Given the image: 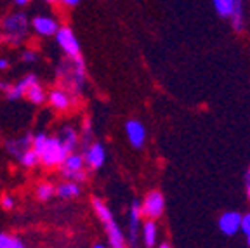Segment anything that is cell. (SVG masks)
Segmentation results:
<instances>
[{"label":"cell","instance_id":"obj_1","mask_svg":"<svg viewBox=\"0 0 250 248\" xmlns=\"http://www.w3.org/2000/svg\"><path fill=\"white\" fill-rule=\"evenodd\" d=\"M58 75L62 78V83L70 92H80L85 83V62L82 56L70 58L68 61L61 62V66L58 68Z\"/></svg>","mask_w":250,"mask_h":248},{"label":"cell","instance_id":"obj_2","mask_svg":"<svg viewBox=\"0 0 250 248\" xmlns=\"http://www.w3.org/2000/svg\"><path fill=\"white\" fill-rule=\"evenodd\" d=\"M28 30H30V21L23 12L11 14L2 21V39L11 45H20L26 39Z\"/></svg>","mask_w":250,"mask_h":248},{"label":"cell","instance_id":"obj_3","mask_svg":"<svg viewBox=\"0 0 250 248\" xmlns=\"http://www.w3.org/2000/svg\"><path fill=\"white\" fill-rule=\"evenodd\" d=\"M68 149L62 146L59 137H49L47 136L45 144L39 151V163H42L43 167H59L62 160L66 158Z\"/></svg>","mask_w":250,"mask_h":248},{"label":"cell","instance_id":"obj_4","mask_svg":"<svg viewBox=\"0 0 250 248\" xmlns=\"http://www.w3.org/2000/svg\"><path fill=\"white\" fill-rule=\"evenodd\" d=\"M56 40H58L59 47L68 58H78L80 54V43H78L77 37L73 35V31L70 28H58L56 31Z\"/></svg>","mask_w":250,"mask_h":248},{"label":"cell","instance_id":"obj_5","mask_svg":"<svg viewBox=\"0 0 250 248\" xmlns=\"http://www.w3.org/2000/svg\"><path fill=\"white\" fill-rule=\"evenodd\" d=\"M143 215H146L148 219H158L164 213L165 208V200L162 196L160 191H151L148 193V196L145 198V203H143Z\"/></svg>","mask_w":250,"mask_h":248},{"label":"cell","instance_id":"obj_6","mask_svg":"<svg viewBox=\"0 0 250 248\" xmlns=\"http://www.w3.org/2000/svg\"><path fill=\"white\" fill-rule=\"evenodd\" d=\"M106 160V151L104 146L101 143H92L89 147L85 149V155H83V162L85 165H89L92 170H98L104 165Z\"/></svg>","mask_w":250,"mask_h":248},{"label":"cell","instance_id":"obj_7","mask_svg":"<svg viewBox=\"0 0 250 248\" xmlns=\"http://www.w3.org/2000/svg\"><path fill=\"white\" fill-rule=\"evenodd\" d=\"M37 82L39 80H37L35 75H26L23 80H20L18 83H14V85H9L7 89L4 90L5 97H7L9 101H18V99H21V97L24 96L28 87H31L33 83H37Z\"/></svg>","mask_w":250,"mask_h":248},{"label":"cell","instance_id":"obj_8","mask_svg":"<svg viewBox=\"0 0 250 248\" xmlns=\"http://www.w3.org/2000/svg\"><path fill=\"white\" fill-rule=\"evenodd\" d=\"M31 26H33V30H35L39 35L51 37V35H56L59 24L51 16H37V18H33V21H31Z\"/></svg>","mask_w":250,"mask_h":248},{"label":"cell","instance_id":"obj_9","mask_svg":"<svg viewBox=\"0 0 250 248\" xmlns=\"http://www.w3.org/2000/svg\"><path fill=\"white\" fill-rule=\"evenodd\" d=\"M125 132H127V137H129L130 144L134 147H143L146 141V128L145 125L137 120H129L125 124Z\"/></svg>","mask_w":250,"mask_h":248},{"label":"cell","instance_id":"obj_10","mask_svg":"<svg viewBox=\"0 0 250 248\" xmlns=\"http://www.w3.org/2000/svg\"><path fill=\"white\" fill-rule=\"evenodd\" d=\"M141 217H143V208H141V203L134 200L132 205H130V212H129V240H130V243H132V245H136L137 236H139Z\"/></svg>","mask_w":250,"mask_h":248},{"label":"cell","instance_id":"obj_11","mask_svg":"<svg viewBox=\"0 0 250 248\" xmlns=\"http://www.w3.org/2000/svg\"><path fill=\"white\" fill-rule=\"evenodd\" d=\"M240 221L242 215L238 212H226L219 221V227L226 236H234L240 231Z\"/></svg>","mask_w":250,"mask_h":248},{"label":"cell","instance_id":"obj_12","mask_svg":"<svg viewBox=\"0 0 250 248\" xmlns=\"http://www.w3.org/2000/svg\"><path fill=\"white\" fill-rule=\"evenodd\" d=\"M61 167V174L66 177V175L73 174V172H80L83 170L85 167V162H83V156L82 155H77L75 151L68 153L66 158L62 160V163L59 165Z\"/></svg>","mask_w":250,"mask_h":248},{"label":"cell","instance_id":"obj_13","mask_svg":"<svg viewBox=\"0 0 250 248\" xmlns=\"http://www.w3.org/2000/svg\"><path fill=\"white\" fill-rule=\"evenodd\" d=\"M31 141H33V136L31 134H26V136L20 137V139H9L5 143V149L11 156L14 158H20L28 147H31Z\"/></svg>","mask_w":250,"mask_h":248},{"label":"cell","instance_id":"obj_14","mask_svg":"<svg viewBox=\"0 0 250 248\" xmlns=\"http://www.w3.org/2000/svg\"><path fill=\"white\" fill-rule=\"evenodd\" d=\"M47 101H49V104H51L52 108L58 109V111H66V109L71 106L70 94H68L66 90H62V89L52 90V92L47 96Z\"/></svg>","mask_w":250,"mask_h":248},{"label":"cell","instance_id":"obj_15","mask_svg":"<svg viewBox=\"0 0 250 248\" xmlns=\"http://www.w3.org/2000/svg\"><path fill=\"white\" fill-rule=\"evenodd\" d=\"M104 227H106V233H108L109 247L124 248L125 247V238H124V233L120 231V227L117 226V222L111 221L109 224H106Z\"/></svg>","mask_w":250,"mask_h":248},{"label":"cell","instance_id":"obj_16","mask_svg":"<svg viewBox=\"0 0 250 248\" xmlns=\"http://www.w3.org/2000/svg\"><path fill=\"white\" fill-rule=\"evenodd\" d=\"M59 139H61V143H62V146L66 147L68 151H75V147H77V144H78V134H77V130H75L73 127H62V130H61V134H59Z\"/></svg>","mask_w":250,"mask_h":248},{"label":"cell","instance_id":"obj_17","mask_svg":"<svg viewBox=\"0 0 250 248\" xmlns=\"http://www.w3.org/2000/svg\"><path fill=\"white\" fill-rule=\"evenodd\" d=\"M56 194L62 200H70L80 194V186L75 181H66V183H61L59 186H56Z\"/></svg>","mask_w":250,"mask_h":248},{"label":"cell","instance_id":"obj_18","mask_svg":"<svg viewBox=\"0 0 250 248\" xmlns=\"http://www.w3.org/2000/svg\"><path fill=\"white\" fill-rule=\"evenodd\" d=\"M92 207H94V210H96V215L99 217V221H101L104 226L113 221V215H111L109 208L101 202V200H99V198H94V200H92Z\"/></svg>","mask_w":250,"mask_h":248},{"label":"cell","instance_id":"obj_19","mask_svg":"<svg viewBox=\"0 0 250 248\" xmlns=\"http://www.w3.org/2000/svg\"><path fill=\"white\" fill-rule=\"evenodd\" d=\"M24 96H26L28 101L33 103V104H42V103L45 101V90L40 87L39 82L33 83L31 87H28V90L24 92Z\"/></svg>","mask_w":250,"mask_h":248},{"label":"cell","instance_id":"obj_20","mask_svg":"<svg viewBox=\"0 0 250 248\" xmlns=\"http://www.w3.org/2000/svg\"><path fill=\"white\" fill-rule=\"evenodd\" d=\"M143 238H145L146 247H153L156 243V224L153 219H149L145 226H143Z\"/></svg>","mask_w":250,"mask_h":248},{"label":"cell","instance_id":"obj_21","mask_svg":"<svg viewBox=\"0 0 250 248\" xmlns=\"http://www.w3.org/2000/svg\"><path fill=\"white\" fill-rule=\"evenodd\" d=\"M214 7L217 11V14L223 16V18H231V14L234 11L233 0H214Z\"/></svg>","mask_w":250,"mask_h":248},{"label":"cell","instance_id":"obj_22","mask_svg":"<svg viewBox=\"0 0 250 248\" xmlns=\"http://www.w3.org/2000/svg\"><path fill=\"white\" fill-rule=\"evenodd\" d=\"M234 4V11L233 14H231V18H233V26L236 31H242L243 28V4L242 0H233Z\"/></svg>","mask_w":250,"mask_h":248},{"label":"cell","instance_id":"obj_23","mask_svg":"<svg viewBox=\"0 0 250 248\" xmlns=\"http://www.w3.org/2000/svg\"><path fill=\"white\" fill-rule=\"evenodd\" d=\"M24 243L14 234L0 233V248H23Z\"/></svg>","mask_w":250,"mask_h":248},{"label":"cell","instance_id":"obj_24","mask_svg":"<svg viewBox=\"0 0 250 248\" xmlns=\"http://www.w3.org/2000/svg\"><path fill=\"white\" fill-rule=\"evenodd\" d=\"M56 194V186L51 183H43L37 187V198L42 200V202H47V200H51L52 196Z\"/></svg>","mask_w":250,"mask_h":248},{"label":"cell","instance_id":"obj_25","mask_svg":"<svg viewBox=\"0 0 250 248\" xmlns=\"http://www.w3.org/2000/svg\"><path fill=\"white\" fill-rule=\"evenodd\" d=\"M18 160H20L21 165H23V167H26V168L35 167L37 163H39V156H37V153L33 151V147H28L26 151H24Z\"/></svg>","mask_w":250,"mask_h":248},{"label":"cell","instance_id":"obj_26","mask_svg":"<svg viewBox=\"0 0 250 248\" xmlns=\"http://www.w3.org/2000/svg\"><path fill=\"white\" fill-rule=\"evenodd\" d=\"M240 229H242V233L250 236V213L247 215H242V221H240Z\"/></svg>","mask_w":250,"mask_h":248},{"label":"cell","instance_id":"obj_27","mask_svg":"<svg viewBox=\"0 0 250 248\" xmlns=\"http://www.w3.org/2000/svg\"><path fill=\"white\" fill-rule=\"evenodd\" d=\"M0 205H2V208H5V210H12L14 208V198L9 196V194H4L2 200H0Z\"/></svg>","mask_w":250,"mask_h":248},{"label":"cell","instance_id":"obj_28","mask_svg":"<svg viewBox=\"0 0 250 248\" xmlns=\"http://www.w3.org/2000/svg\"><path fill=\"white\" fill-rule=\"evenodd\" d=\"M23 61H26V62L37 61V54H35L33 51H24V52H23Z\"/></svg>","mask_w":250,"mask_h":248},{"label":"cell","instance_id":"obj_29","mask_svg":"<svg viewBox=\"0 0 250 248\" xmlns=\"http://www.w3.org/2000/svg\"><path fill=\"white\" fill-rule=\"evenodd\" d=\"M61 2L64 5H68V7H75V5L80 4V0H61Z\"/></svg>","mask_w":250,"mask_h":248},{"label":"cell","instance_id":"obj_30","mask_svg":"<svg viewBox=\"0 0 250 248\" xmlns=\"http://www.w3.org/2000/svg\"><path fill=\"white\" fill-rule=\"evenodd\" d=\"M9 66V61L7 59H4V58H0V70H5Z\"/></svg>","mask_w":250,"mask_h":248},{"label":"cell","instance_id":"obj_31","mask_svg":"<svg viewBox=\"0 0 250 248\" xmlns=\"http://www.w3.org/2000/svg\"><path fill=\"white\" fill-rule=\"evenodd\" d=\"M14 2H16L18 5H26L28 2H30V0H14Z\"/></svg>","mask_w":250,"mask_h":248},{"label":"cell","instance_id":"obj_32","mask_svg":"<svg viewBox=\"0 0 250 248\" xmlns=\"http://www.w3.org/2000/svg\"><path fill=\"white\" fill-rule=\"evenodd\" d=\"M7 83H4V82H0V90H5V89H7Z\"/></svg>","mask_w":250,"mask_h":248},{"label":"cell","instance_id":"obj_33","mask_svg":"<svg viewBox=\"0 0 250 248\" xmlns=\"http://www.w3.org/2000/svg\"><path fill=\"white\" fill-rule=\"evenodd\" d=\"M245 181H247V184H250V170L247 172V175H245Z\"/></svg>","mask_w":250,"mask_h":248},{"label":"cell","instance_id":"obj_34","mask_svg":"<svg viewBox=\"0 0 250 248\" xmlns=\"http://www.w3.org/2000/svg\"><path fill=\"white\" fill-rule=\"evenodd\" d=\"M45 2H51V4H52V2H58V0H45Z\"/></svg>","mask_w":250,"mask_h":248},{"label":"cell","instance_id":"obj_35","mask_svg":"<svg viewBox=\"0 0 250 248\" xmlns=\"http://www.w3.org/2000/svg\"><path fill=\"white\" fill-rule=\"evenodd\" d=\"M249 198H250V184H249Z\"/></svg>","mask_w":250,"mask_h":248},{"label":"cell","instance_id":"obj_36","mask_svg":"<svg viewBox=\"0 0 250 248\" xmlns=\"http://www.w3.org/2000/svg\"><path fill=\"white\" fill-rule=\"evenodd\" d=\"M249 247H250V236H249Z\"/></svg>","mask_w":250,"mask_h":248}]
</instances>
